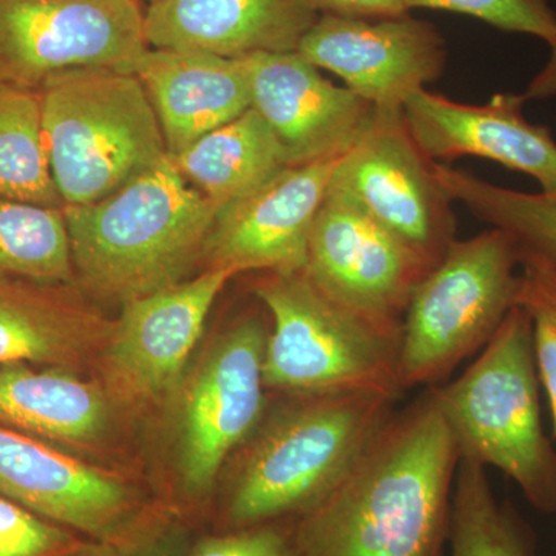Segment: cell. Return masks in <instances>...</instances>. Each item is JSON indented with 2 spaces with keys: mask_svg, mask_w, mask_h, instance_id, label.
<instances>
[{
  "mask_svg": "<svg viewBox=\"0 0 556 556\" xmlns=\"http://www.w3.org/2000/svg\"><path fill=\"white\" fill-rule=\"evenodd\" d=\"M426 265L356 203L328 189L308 241L305 274L328 298L391 338Z\"/></svg>",
  "mask_w": 556,
  "mask_h": 556,
  "instance_id": "13",
  "label": "cell"
},
{
  "mask_svg": "<svg viewBox=\"0 0 556 556\" xmlns=\"http://www.w3.org/2000/svg\"><path fill=\"white\" fill-rule=\"evenodd\" d=\"M0 197L65 206L51 175L38 90L0 83Z\"/></svg>",
  "mask_w": 556,
  "mask_h": 556,
  "instance_id": "24",
  "label": "cell"
},
{
  "mask_svg": "<svg viewBox=\"0 0 556 556\" xmlns=\"http://www.w3.org/2000/svg\"><path fill=\"white\" fill-rule=\"evenodd\" d=\"M517 305L529 314L538 378L551 405L556 439V274L535 260L519 262Z\"/></svg>",
  "mask_w": 556,
  "mask_h": 556,
  "instance_id": "27",
  "label": "cell"
},
{
  "mask_svg": "<svg viewBox=\"0 0 556 556\" xmlns=\"http://www.w3.org/2000/svg\"><path fill=\"white\" fill-rule=\"evenodd\" d=\"M38 91L51 175L65 206L97 203L166 159L159 118L135 73L68 70Z\"/></svg>",
  "mask_w": 556,
  "mask_h": 556,
  "instance_id": "5",
  "label": "cell"
},
{
  "mask_svg": "<svg viewBox=\"0 0 556 556\" xmlns=\"http://www.w3.org/2000/svg\"><path fill=\"white\" fill-rule=\"evenodd\" d=\"M244 60L252 109L276 135L288 166L345 155L375 118V105L334 86L298 51Z\"/></svg>",
  "mask_w": 556,
  "mask_h": 556,
  "instance_id": "16",
  "label": "cell"
},
{
  "mask_svg": "<svg viewBox=\"0 0 556 556\" xmlns=\"http://www.w3.org/2000/svg\"><path fill=\"white\" fill-rule=\"evenodd\" d=\"M433 167L452 201H459L475 217L515 240L519 260H536L556 269V193L518 192L447 164L434 163Z\"/></svg>",
  "mask_w": 556,
  "mask_h": 556,
  "instance_id": "23",
  "label": "cell"
},
{
  "mask_svg": "<svg viewBox=\"0 0 556 556\" xmlns=\"http://www.w3.org/2000/svg\"><path fill=\"white\" fill-rule=\"evenodd\" d=\"M76 283L0 276V367L78 372L98 362L113 320Z\"/></svg>",
  "mask_w": 556,
  "mask_h": 556,
  "instance_id": "19",
  "label": "cell"
},
{
  "mask_svg": "<svg viewBox=\"0 0 556 556\" xmlns=\"http://www.w3.org/2000/svg\"><path fill=\"white\" fill-rule=\"evenodd\" d=\"M548 47H551V56H548L544 68L529 84L526 93L522 94L526 101L547 100V98L556 97V40L548 43Z\"/></svg>",
  "mask_w": 556,
  "mask_h": 556,
  "instance_id": "33",
  "label": "cell"
},
{
  "mask_svg": "<svg viewBox=\"0 0 556 556\" xmlns=\"http://www.w3.org/2000/svg\"><path fill=\"white\" fill-rule=\"evenodd\" d=\"M0 495L97 543L129 540L160 521L119 475L3 426Z\"/></svg>",
  "mask_w": 556,
  "mask_h": 556,
  "instance_id": "12",
  "label": "cell"
},
{
  "mask_svg": "<svg viewBox=\"0 0 556 556\" xmlns=\"http://www.w3.org/2000/svg\"><path fill=\"white\" fill-rule=\"evenodd\" d=\"M89 543L67 527L0 495V556H76Z\"/></svg>",
  "mask_w": 556,
  "mask_h": 556,
  "instance_id": "28",
  "label": "cell"
},
{
  "mask_svg": "<svg viewBox=\"0 0 556 556\" xmlns=\"http://www.w3.org/2000/svg\"><path fill=\"white\" fill-rule=\"evenodd\" d=\"M237 450L225 518L230 530L300 518L346 477L393 416L376 393L288 394Z\"/></svg>",
  "mask_w": 556,
  "mask_h": 556,
  "instance_id": "2",
  "label": "cell"
},
{
  "mask_svg": "<svg viewBox=\"0 0 556 556\" xmlns=\"http://www.w3.org/2000/svg\"><path fill=\"white\" fill-rule=\"evenodd\" d=\"M525 102L522 94L500 93L486 104H460L419 89L405 100L402 116L433 163L479 156L535 178L541 192L556 193V141L548 127L526 118Z\"/></svg>",
  "mask_w": 556,
  "mask_h": 556,
  "instance_id": "17",
  "label": "cell"
},
{
  "mask_svg": "<svg viewBox=\"0 0 556 556\" xmlns=\"http://www.w3.org/2000/svg\"><path fill=\"white\" fill-rule=\"evenodd\" d=\"M189 556H302L294 533L278 522L206 538Z\"/></svg>",
  "mask_w": 556,
  "mask_h": 556,
  "instance_id": "30",
  "label": "cell"
},
{
  "mask_svg": "<svg viewBox=\"0 0 556 556\" xmlns=\"http://www.w3.org/2000/svg\"><path fill=\"white\" fill-rule=\"evenodd\" d=\"M519 252L504 230L456 240L416 285L402 318L405 390L434 387L484 348L517 305Z\"/></svg>",
  "mask_w": 556,
  "mask_h": 556,
  "instance_id": "7",
  "label": "cell"
},
{
  "mask_svg": "<svg viewBox=\"0 0 556 556\" xmlns=\"http://www.w3.org/2000/svg\"><path fill=\"white\" fill-rule=\"evenodd\" d=\"M298 53L380 110H402L409 94L426 89L447 64L441 33L409 13L380 20L321 14Z\"/></svg>",
  "mask_w": 556,
  "mask_h": 556,
  "instance_id": "14",
  "label": "cell"
},
{
  "mask_svg": "<svg viewBox=\"0 0 556 556\" xmlns=\"http://www.w3.org/2000/svg\"><path fill=\"white\" fill-rule=\"evenodd\" d=\"M433 387L292 527L302 556H442L459 466Z\"/></svg>",
  "mask_w": 556,
  "mask_h": 556,
  "instance_id": "1",
  "label": "cell"
},
{
  "mask_svg": "<svg viewBox=\"0 0 556 556\" xmlns=\"http://www.w3.org/2000/svg\"><path fill=\"white\" fill-rule=\"evenodd\" d=\"M460 459L495 467L530 506L556 515V448L541 422L532 320L508 311L481 356L448 386L433 387Z\"/></svg>",
  "mask_w": 556,
  "mask_h": 556,
  "instance_id": "4",
  "label": "cell"
},
{
  "mask_svg": "<svg viewBox=\"0 0 556 556\" xmlns=\"http://www.w3.org/2000/svg\"><path fill=\"white\" fill-rule=\"evenodd\" d=\"M135 75L152 102L170 156L252 108L244 56L149 47Z\"/></svg>",
  "mask_w": 556,
  "mask_h": 556,
  "instance_id": "20",
  "label": "cell"
},
{
  "mask_svg": "<svg viewBox=\"0 0 556 556\" xmlns=\"http://www.w3.org/2000/svg\"><path fill=\"white\" fill-rule=\"evenodd\" d=\"M170 160L182 178L218 211L254 192L288 166L276 135L252 108Z\"/></svg>",
  "mask_w": 556,
  "mask_h": 556,
  "instance_id": "22",
  "label": "cell"
},
{
  "mask_svg": "<svg viewBox=\"0 0 556 556\" xmlns=\"http://www.w3.org/2000/svg\"><path fill=\"white\" fill-rule=\"evenodd\" d=\"M62 211L76 285L123 305L186 280L203 260L218 208L167 155L112 195Z\"/></svg>",
  "mask_w": 556,
  "mask_h": 556,
  "instance_id": "3",
  "label": "cell"
},
{
  "mask_svg": "<svg viewBox=\"0 0 556 556\" xmlns=\"http://www.w3.org/2000/svg\"><path fill=\"white\" fill-rule=\"evenodd\" d=\"M62 208L0 197V276L76 283Z\"/></svg>",
  "mask_w": 556,
  "mask_h": 556,
  "instance_id": "26",
  "label": "cell"
},
{
  "mask_svg": "<svg viewBox=\"0 0 556 556\" xmlns=\"http://www.w3.org/2000/svg\"><path fill=\"white\" fill-rule=\"evenodd\" d=\"M318 14L328 16L380 20L409 13L405 0H308Z\"/></svg>",
  "mask_w": 556,
  "mask_h": 556,
  "instance_id": "32",
  "label": "cell"
},
{
  "mask_svg": "<svg viewBox=\"0 0 556 556\" xmlns=\"http://www.w3.org/2000/svg\"><path fill=\"white\" fill-rule=\"evenodd\" d=\"M269 328L244 314L219 332L175 391L174 456L186 496L201 500L265 415Z\"/></svg>",
  "mask_w": 556,
  "mask_h": 556,
  "instance_id": "8",
  "label": "cell"
},
{
  "mask_svg": "<svg viewBox=\"0 0 556 556\" xmlns=\"http://www.w3.org/2000/svg\"><path fill=\"white\" fill-rule=\"evenodd\" d=\"M318 16L308 0H152L142 28L150 49L243 58L298 51Z\"/></svg>",
  "mask_w": 556,
  "mask_h": 556,
  "instance_id": "18",
  "label": "cell"
},
{
  "mask_svg": "<svg viewBox=\"0 0 556 556\" xmlns=\"http://www.w3.org/2000/svg\"><path fill=\"white\" fill-rule=\"evenodd\" d=\"M417 148L402 110H376L353 149L340 160L329 190L356 203L428 269L455 243L453 201Z\"/></svg>",
  "mask_w": 556,
  "mask_h": 556,
  "instance_id": "9",
  "label": "cell"
},
{
  "mask_svg": "<svg viewBox=\"0 0 556 556\" xmlns=\"http://www.w3.org/2000/svg\"><path fill=\"white\" fill-rule=\"evenodd\" d=\"M342 159L287 166L254 192L219 208L204 248L206 269L305 270L311 229Z\"/></svg>",
  "mask_w": 556,
  "mask_h": 556,
  "instance_id": "15",
  "label": "cell"
},
{
  "mask_svg": "<svg viewBox=\"0 0 556 556\" xmlns=\"http://www.w3.org/2000/svg\"><path fill=\"white\" fill-rule=\"evenodd\" d=\"M407 10L427 9L467 14L508 33L556 40V11L548 0H405Z\"/></svg>",
  "mask_w": 556,
  "mask_h": 556,
  "instance_id": "29",
  "label": "cell"
},
{
  "mask_svg": "<svg viewBox=\"0 0 556 556\" xmlns=\"http://www.w3.org/2000/svg\"><path fill=\"white\" fill-rule=\"evenodd\" d=\"M149 46L139 7L105 0H0V83L39 90L76 68L135 73Z\"/></svg>",
  "mask_w": 556,
  "mask_h": 556,
  "instance_id": "10",
  "label": "cell"
},
{
  "mask_svg": "<svg viewBox=\"0 0 556 556\" xmlns=\"http://www.w3.org/2000/svg\"><path fill=\"white\" fill-rule=\"evenodd\" d=\"M105 2L115 3V5L127 7V9H134L138 5V0H105Z\"/></svg>",
  "mask_w": 556,
  "mask_h": 556,
  "instance_id": "34",
  "label": "cell"
},
{
  "mask_svg": "<svg viewBox=\"0 0 556 556\" xmlns=\"http://www.w3.org/2000/svg\"><path fill=\"white\" fill-rule=\"evenodd\" d=\"M149 2H152V0H149Z\"/></svg>",
  "mask_w": 556,
  "mask_h": 556,
  "instance_id": "36",
  "label": "cell"
},
{
  "mask_svg": "<svg viewBox=\"0 0 556 556\" xmlns=\"http://www.w3.org/2000/svg\"><path fill=\"white\" fill-rule=\"evenodd\" d=\"M233 269L211 268L192 280L123 303L98 357L102 387L116 408L170 401Z\"/></svg>",
  "mask_w": 556,
  "mask_h": 556,
  "instance_id": "11",
  "label": "cell"
},
{
  "mask_svg": "<svg viewBox=\"0 0 556 556\" xmlns=\"http://www.w3.org/2000/svg\"><path fill=\"white\" fill-rule=\"evenodd\" d=\"M76 556H178V536L159 521L129 540L90 541L89 546Z\"/></svg>",
  "mask_w": 556,
  "mask_h": 556,
  "instance_id": "31",
  "label": "cell"
},
{
  "mask_svg": "<svg viewBox=\"0 0 556 556\" xmlns=\"http://www.w3.org/2000/svg\"><path fill=\"white\" fill-rule=\"evenodd\" d=\"M118 408L100 380L58 368L0 367V426L64 450L94 448Z\"/></svg>",
  "mask_w": 556,
  "mask_h": 556,
  "instance_id": "21",
  "label": "cell"
},
{
  "mask_svg": "<svg viewBox=\"0 0 556 556\" xmlns=\"http://www.w3.org/2000/svg\"><path fill=\"white\" fill-rule=\"evenodd\" d=\"M521 260H532V258H521ZM521 260H519V262H521ZM535 262H536V260H535ZM543 265H544V263H543ZM544 266H547V265H544ZM547 268L554 270V273L556 274V269L551 268V266H547Z\"/></svg>",
  "mask_w": 556,
  "mask_h": 556,
  "instance_id": "35",
  "label": "cell"
},
{
  "mask_svg": "<svg viewBox=\"0 0 556 556\" xmlns=\"http://www.w3.org/2000/svg\"><path fill=\"white\" fill-rule=\"evenodd\" d=\"M448 544V556H535L529 527L496 500L485 467L468 459L457 466Z\"/></svg>",
  "mask_w": 556,
  "mask_h": 556,
  "instance_id": "25",
  "label": "cell"
},
{
  "mask_svg": "<svg viewBox=\"0 0 556 556\" xmlns=\"http://www.w3.org/2000/svg\"><path fill=\"white\" fill-rule=\"evenodd\" d=\"M255 298L270 328L263 361L266 390L283 394L404 393L401 340L372 327L299 273H258Z\"/></svg>",
  "mask_w": 556,
  "mask_h": 556,
  "instance_id": "6",
  "label": "cell"
}]
</instances>
